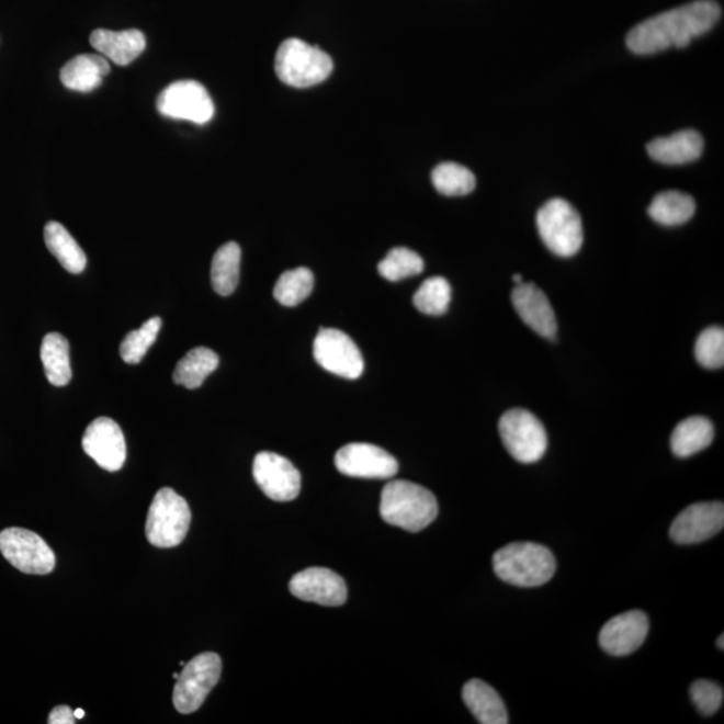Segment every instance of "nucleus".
<instances>
[{
    "label": "nucleus",
    "mask_w": 724,
    "mask_h": 724,
    "mask_svg": "<svg viewBox=\"0 0 724 724\" xmlns=\"http://www.w3.org/2000/svg\"><path fill=\"white\" fill-rule=\"evenodd\" d=\"M721 14L714 0H697L637 24L627 34L626 45L638 56L686 47L693 38L710 32Z\"/></svg>",
    "instance_id": "obj_1"
},
{
    "label": "nucleus",
    "mask_w": 724,
    "mask_h": 724,
    "mask_svg": "<svg viewBox=\"0 0 724 724\" xmlns=\"http://www.w3.org/2000/svg\"><path fill=\"white\" fill-rule=\"evenodd\" d=\"M438 512L434 495L416 483L392 480L383 488L380 514L392 527L418 533L430 527Z\"/></svg>",
    "instance_id": "obj_2"
},
{
    "label": "nucleus",
    "mask_w": 724,
    "mask_h": 724,
    "mask_svg": "<svg viewBox=\"0 0 724 724\" xmlns=\"http://www.w3.org/2000/svg\"><path fill=\"white\" fill-rule=\"evenodd\" d=\"M494 570L502 581L521 588H535L551 581L555 573L554 555L533 542H514L500 547L493 557Z\"/></svg>",
    "instance_id": "obj_3"
},
{
    "label": "nucleus",
    "mask_w": 724,
    "mask_h": 724,
    "mask_svg": "<svg viewBox=\"0 0 724 724\" xmlns=\"http://www.w3.org/2000/svg\"><path fill=\"white\" fill-rule=\"evenodd\" d=\"M333 71V59L317 46L290 38L278 48L275 72L283 83L305 89L321 83Z\"/></svg>",
    "instance_id": "obj_4"
},
{
    "label": "nucleus",
    "mask_w": 724,
    "mask_h": 724,
    "mask_svg": "<svg viewBox=\"0 0 724 724\" xmlns=\"http://www.w3.org/2000/svg\"><path fill=\"white\" fill-rule=\"evenodd\" d=\"M191 517L190 506L183 497L172 488H161L149 507L145 535L156 547L179 546L189 533Z\"/></svg>",
    "instance_id": "obj_5"
},
{
    "label": "nucleus",
    "mask_w": 724,
    "mask_h": 724,
    "mask_svg": "<svg viewBox=\"0 0 724 724\" xmlns=\"http://www.w3.org/2000/svg\"><path fill=\"white\" fill-rule=\"evenodd\" d=\"M536 227L543 244L555 256L569 258L581 250L584 241L581 216L564 199L555 197L542 205L536 214Z\"/></svg>",
    "instance_id": "obj_6"
},
{
    "label": "nucleus",
    "mask_w": 724,
    "mask_h": 724,
    "mask_svg": "<svg viewBox=\"0 0 724 724\" xmlns=\"http://www.w3.org/2000/svg\"><path fill=\"white\" fill-rule=\"evenodd\" d=\"M222 660L214 652L193 657L183 666L173 690V704L180 714H192L202 708L205 698L220 680Z\"/></svg>",
    "instance_id": "obj_7"
},
{
    "label": "nucleus",
    "mask_w": 724,
    "mask_h": 724,
    "mask_svg": "<svg viewBox=\"0 0 724 724\" xmlns=\"http://www.w3.org/2000/svg\"><path fill=\"white\" fill-rule=\"evenodd\" d=\"M499 433L506 450L516 461L535 463L545 455V427L527 409H511L499 420Z\"/></svg>",
    "instance_id": "obj_8"
},
{
    "label": "nucleus",
    "mask_w": 724,
    "mask_h": 724,
    "mask_svg": "<svg viewBox=\"0 0 724 724\" xmlns=\"http://www.w3.org/2000/svg\"><path fill=\"white\" fill-rule=\"evenodd\" d=\"M0 553L15 569L26 575L45 576L56 567L52 547L42 536L26 529H4L0 533Z\"/></svg>",
    "instance_id": "obj_9"
},
{
    "label": "nucleus",
    "mask_w": 724,
    "mask_h": 724,
    "mask_svg": "<svg viewBox=\"0 0 724 724\" xmlns=\"http://www.w3.org/2000/svg\"><path fill=\"white\" fill-rule=\"evenodd\" d=\"M156 106L161 116L192 121L199 125L207 124L215 114L207 89L192 80L169 84L157 99Z\"/></svg>",
    "instance_id": "obj_10"
},
{
    "label": "nucleus",
    "mask_w": 724,
    "mask_h": 724,
    "mask_svg": "<svg viewBox=\"0 0 724 724\" xmlns=\"http://www.w3.org/2000/svg\"><path fill=\"white\" fill-rule=\"evenodd\" d=\"M313 354L325 371L355 380L364 372V359L352 338L338 329H321L313 343Z\"/></svg>",
    "instance_id": "obj_11"
},
{
    "label": "nucleus",
    "mask_w": 724,
    "mask_h": 724,
    "mask_svg": "<svg viewBox=\"0 0 724 724\" xmlns=\"http://www.w3.org/2000/svg\"><path fill=\"white\" fill-rule=\"evenodd\" d=\"M252 475L265 497L275 502H290L299 495V471L289 459L274 452H259L253 459Z\"/></svg>",
    "instance_id": "obj_12"
},
{
    "label": "nucleus",
    "mask_w": 724,
    "mask_h": 724,
    "mask_svg": "<svg viewBox=\"0 0 724 724\" xmlns=\"http://www.w3.org/2000/svg\"><path fill=\"white\" fill-rule=\"evenodd\" d=\"M335 464L341 474L353 478L389 479L398 471L394 456L377 445L352 443L337 451Z\"/></svg>",
    "instance_id": "obj_13"
},
{
    "label": "nucleus",
    "mask_w": 724,
    "mask_h": 724,
    "mask_svg": "<svg viewBox=\"0 0 724 724\" xmlns=\"http://www.w3.org/2000/svg\"><path fill=\"white\" fill-rule=\"evenodd\" d=\"M82 449L101 468L116 473L126 459L123 431L113 419L102 418L90 422L82 438Z\"/></svg>",
    "instance_id": "obj_14"
},
{
    "label": "nucleus",
    "mask_w": 724,
    "mask_h": 724,
    "mask_svg": "<svg viewBox=\"0 0 724 724\" xmlns=\"http://www.w3.org/2000/svg\"><path fill=\"white\" fill-rule=\"evenodd\" d=\"M724 527V506L722 502H703L687 507L681 511L669 529V535L679 545H693L708 541Z\"/></svg>",
    "instance_id": "obj_15"
},
{
    "label": "nucleus",
    "mask_w": 724,
    "mask_h": 724,
    "mask_svg": "<svg viewBox=\"0 0 724 724\" xmlns=\"http://www.w3.org/2000/svg\"><path fill=\"white\" fill-rule=\"evenodd\" d=\"M289 589L299 600L324 607L343 606L348 597L346 581L326 567H307L290 579Z\"/></svg>",
    "instance_id": "obj_16"
},
{
    "label": "nucleus",
    "mask_w": 724,
    "mask_h": 724,
    "mask_svg": "<svg viewBox=\"0 0 724 724\" xmlns=\"http://www.w3.org/2000/svg\"><path fill=\"white\" fill-rule=\"evenodd\" d=\"M649 631L647 614L630 611L615 615L602 626L599 642L609 655L626 656L642 647Z\"/></svg>",
    "instance_id": "obj_17"
},
{
    "label": "nucleus",
    "mask_w": 724,
    "mask_h": 724,
    "mask_svg": "<svg viewBox=\"0 0 724 724\" xmlns=\"http://www.w3.org/2000/svg\"><path fill=\"white\" fill-rule=\"evenodd\" d=\"M512 305L522 321L543 338L557 335V318L551 301L534 283H519L511 295Z\"/></svg>",
    "instance_id": "obj_18"
},
{
    "label": "nucleus",
    "mask_w": 724,
    "mask_h": 724,
    "mask_svg": "<svg viewBox=\"0 0 724 724\" xmlns=\"http://www.w3.org/2000/svg\"><path fill=\"white\" fill-rule=\"evenodd\" d=\"M90 45L113 64L126 66L142 56L147 46V39L140 30L132 29L125 32L112 30H94L90 35Z\"/></svg>",
    "instance_id": "obj_19"
},
{
    "label": "nucleus",
    "mask_w": 724,
    "mask_h": 724,
    "mask_svg": "<svg viewBox=\"0 0 724 724\" xmlns=\"http://www.w3.org/2000/svg\"><path fill=\"white\" fill-rule=\"evenodd\" d=\"M703 137L697 131H680L668 137L655 138L647 145L648 155L660 165L681 166L702 156Z\"/></svg>",
    "instance_id": "obj_20"
},
{
    "label": "nucleus",
    "mask_w": 724,
    "mask_h": 724,
    "mask_svg": "<svg viewBox=\"0 0 724 724\" xmlns=\"http://www.w3.org/2000/svg\"><path fill=\"white\" fill-rule=\"evenodd\" d=\"M111 71V65L102 56L82 54L69 60L60 70V81L76 92L88 93L100 88L104 77Z\"/></svg>",
    "instance_id": "obj_21"
},
{
    "label": "nucleus",
    "mask_w": 724,
    "mask_h": 724,
    "mask_svg": "<svg viewBox=\"0 0 724 724\" xmlns=\"http://www.w3.org/2000/svg\"><path fill=\"white\" fill-rule=\"evenodd\" d=\"M462 697L468 710L482 724H507L509 716L502 698L491 686L479 679L470 680L463 687Z\"/></svg>",
    "instance_id": "obj_22"
},
{
    "label": "nucleus",
    "mask_w": 724,
    "mask_h": 724,
    "mask_svg": "<svg viewBox=\"0 0 724 724\" xmlns=\"http://www.w3.org/2000/svg\"><path fill=\"white\" fill-rule=\"evenodd\" d=\"M714 439V426L703 416H692L675 427L671 449L676 456L688 457L708 449Z\"/></svg>",
    "instance_id": "obj_23"
},
{
    "label": "nucleus",
    "mask_w": 724,
    "mask_h": 724,
    "mask_svg": "<svg viewBox=\"0 0 724 724\" xmlns=\"http://www.w3.org/2000/svg\"><path fill=\"white\" fill-rule=\"evenodd\" d=\"M45 244L57 258V261L64 265L71 274H81L87 268V256L76 239L71 237L58 222H48L45 226Z\"/></svg>",
    "instance_id": "obj_24"
},
{
    "label": "nucleus",
    "mask_w": 724,
    "mask_h": 724,
    "mask_svg": "<svg viewBox=\"0 0 724 724\" xmlns=\"http://www.w3.org/2000/svg\"><path fill=\"white\" fill-rule=\"evenodd\" d=\"M41 360L46 378L54 386H65L71 380L70 347L63 335L48 333L41 346Z\"/></svg>",
    "instance_id": "obj_25"
},
{
    "label": "nucleus",
    "mask_w": 724,
    "mask_h": 724,
    "mask_svg": "<svg viewBox=\"0 0 724 724\" xmlns=\"http://www.w3.org/2000/svg\"><path fill=\"white\" fill-rule=\"evenodd\" d=\"M217 366H219V358L214 350L204 347L192 349L174 367L173 382L185 388L196 389Z\"/></svg>",
    "instance_id": "obj_26"
},
{
    "label": "nucleus",
    "mask_w": 724,
    "mask_h": 724,
    "mask_svg": "<svg viewBox=\"0 0 724 724\" xmlns=\"http://www.w3.org/2000/svg\"><path fill=\"white\" fill-rule=\"evenodd\" d=\"M695 210V201L687 193L664 191L654 197L648 214L663 226H680L691 219Z\"/></svg>",
    "instance_id": "obj_27"
},
{
    "label": "nucleus",
    "mask_w": 724,
    "mask_h": 724,
    "mask_svg": "<svg viewBox=\"0 0 724 724\" xmlns=\"http://www.w3.org/2000/svg\"><path fill=\"white\" fill-rule=\"evenodd\" d=\"M241 250L235 241H228L215 252L211 265V282L222 297L231 295L238 287Z\"/></svg>",
    "instance_id": "obj_28"
},
{
    "label": "nucleus",
    "mask_w": 724,
    "mask_h": 724,
    "mask_svg": "<svg viewBox=\"0 0 724 724\" xmlns=\"http://www.w3.org/2000/svg\"><path fill=\"white\" fill-rule=\"evenodd\" d=\"M432 183L444 196H464L475 190L476 180L468 168L456 162H442L432 171Z\"/></svg>",
    "instance_id": "obj_29"
},
{
    "label": "nucleus",
    "mask_w": 724,
    "mask_h": 724,
    "mask_svg": "<svg viewBox=\"0 0 724 724\" xmlns=\"http://www.w3.org/2000/svg\"><path fill=\"white\" fill-rule=\"evenodd\" d=\"M314 275L309 269L298 268L285 271L276 281L274 298L282 306L293 307L304 302L313 292Z\"/></svg>",
    "instance_id": "obj_30"
},
{
    "label": "nucleus",
    "mask_w": 724,
    "mask_h": 724,
    "mask_svg": "<svg viewBox=\"0 0 724 724\" xmlns=\"http://www.w3.org/2000/svg\"><path fill=\"white\" fill-rule=\"evenodd\" d=\"M451 286L443 276L428 278L414 295L416 309L428 316H442L449 310Z\"/></svg>",
    "instance_id": "obj_31"
},
{
    "label": "nucleus",
    "mask_w": 724,
    "mask_h": 724,
    "mask_svg": "<svg viewBox=\"0 0 724 724\" xmlns=\"http://www.w3.org/2000/svg\"><path fill=\"white\" fill-rule=\"evenodd\" d=\"M422 270H425V261L418 252L406 249V247H396L378 263L380 275L391 282L419 275Z\"/></svg>",
    "instance_id": "obj_32"
},
{
    "label": "nucleus",
    "mask_w": 724,
    "mask_h": 724,
    "mask_svg": "<svg viewBox=\"0 0 724 724\" xmlns=\"http://www.w3.org/2000/svg\"><path fill=\"white\" fill-rule=\"evenodd\" d=\"M161 318L154 317L142 325L140 329L132 330L121 342L120 354L126 364H138L156 342L161 329Z\"/></svg>",
    "instance_id": "obj_33"
},
{
    "label": "nucleus",
    "mask_w": 724,
    "mask_h": 724,
    "mask_svg": "<svg viewBox=\"0 0 724 724\" xmlns=\"http://www.w3.org/2000/svg\"><path fill=\"white\" fill-rule=\"evenodd\" d=\"M695 358L708 370H720L724 365V330L711 326L700 333L695 346Z\"/></svg>",
    "instance_id": "obj_34"
},
{
    "label": "nucleus",
    "mask_w": 724,
    "mask_h": 724,
    "mask_svg": "<svg viewBox=\"0 0 724 724\" xmlns=\"http://www.w3.org/2000/svg\"><path fill=\"white\" fill-rule=\"evenodd\" d=\"M692 702L704 716L716 714L723 703V688L710 680H697L690 688Z\"/></svg>",
    "instance_id": "obj_35"
},
{
    "label": "nucleus",
    "mask_w": 724,
    "mask_h": 724,
    "mask_svg": "<svg viewBox=\"0 0 724 724\" xmlns=\"http://www.w3.org/2000/svg\"><path fill=\"white\" fill-rule=\"evenodd\" d=\"M47 722L50 724H75V711L68 708V705H58V708L50 712Z\"/></svg>",
    "instance_id": "obj_36"
},
{
    "label": "nucleus",
    "mask_w": 724,
    "mask_h": 724,
    "mask_svg": "<svg viewBox=\"0 0 724 724\" xmlns=\"http://www.w3.org/2000/svg\"><path fill=\"white\" fill-rule=\"evenodd\" d=\"M75 716H76V720H82V717L84 716V711L81 710V709L76 710L75 711Z\"/></svg>",
    "instance_id": "obj_37"
},
{
    "label": "nucleus",
    "mask_w": 724,
    "mask_h": 724,
    "mask_svg": "<svg viewBox=\"0 0 724 724\" xmlns=\"http://www.w3.org/2000/svg\"><path fill=\"white\" fill-rule=\"evenodd\" d=\"M512 281H514L517 283V285H519V283H522V276L517 274V275L512 276Z\"/></svg>",
    "instance_id": "obj_38"
},
{
    "label": "nucleus",
    "mask_w": 724,
    "mask_h": 724,
    "mask_svg": "<svg viewBox=\"0 0 724 724\" xmlns=\"http://www.w3.org/2000/svg\"><path fill=\"white\" fill-rule=\"evenodd\" d=\"M723 638H724V635H721V637L717 638V647H720L722 651L724 649Z\"/></svg>",
    "instance_id": "obj_39"
},
{
    "label": "nucleus",
    "mask_w": 724,
    "mask_h": 724,
    "mask_svg": "<svg viewBox=\"0 0 724 724\" xmlns=\"http://www.w3.org/2000/svg\"><path fill=\"white\" fill-rule=\"evenodd\" d=\"M178 678H179V674H178V672H174V674H173V679H178Z\"/></svg>",
    "instance_id": "obj_40"
}]
</instances>
